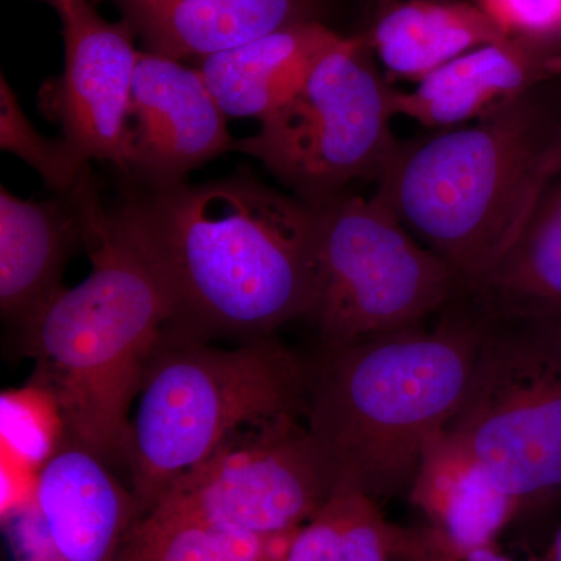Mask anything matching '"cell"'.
Masks as SVG:
<instances>
[{"instance_id": "1", "label": "cell", "mask_w": 561, "mask_h": 561, "mask_svg": "<svg viewBox=\"0 0 561 561\" xmlns=\"http://www.w3.org/2000/svg\"><path fill=\"white\" fill-rule=\"evenodd\" d=\"M173 305L171 330L216 342L272 337L311 311L319 208L239 172L119 203Z\"/></svg>"}, {"instance_id": "2", "label": "cell", "mask_w": 561, "mask_h": 561, "mask_svg": "<svg viewBox=\"0 0 561 561\" xmlns=\"http://www.w3.org/2000/svg\"><path fill=\"white\" fill-rule=\"evenodd\" d=\"M481 321L449 300L434 330L402 328L312 357L306 424L335 491L381 502L409 493L424 446L459 411Z\"/></svg>"}, {"instance_id": "3", "label": "cell", "mask_w": 561, "mask_h": 561, "mask_svg": "<svg viewBox=\"0 0 561 561\" xmlns=\"http://www.w3.org/2000/svg\"><path fill=\"white\" fill-rule=\"evenodd\" d=\"M87 251L90 275L43 309L18 350L35 360L32 383L54 401L62 437L124 465L131 405L173 305L119 205L94 214Z\"/></svg>"}, {"instance_id": "4", "label": "cell", "mask_w": 561, "mask_h": 561, "mask_svg": "<svg viewBox=\"0 0 561 561\" xmlns=\"http://www.w3.org/2000/svg\"><path fill=\"white\" fill-rule=\"evenodd\" d=\"M560 151L561 77L467 127L400 140L375 195L471 280L511 247Z\"/></svg>"}, {"instance_id": "5", "label": "cell", "mask_w": 561, "mask_h": 561, "mask_svg": "<svg viewBox=\"0 0 561 561\" xmlns=\"http://www.w3.org/2000/svg\"><path fill=\"white\" fill-rule=\"evenodd\" d=\"M312 359L276 335L220 348L168 327L147 365L125 467L142 515L231 432L264 419H305Z\"/></svg>"}, {"instance_id": "6", "label": "cell", "mask_w": 561, "mask_h": 561, "mask_svg": "<svg viewBox=\"0 0 561 561\" xmlns=\"http://www.w3.org/2000/svg\"><path fill=\"white\" fill-rule=\"evenodd\" d=\"M478 320L474 370L446 431L511 494L518 518L541 515L561 507V328Z\"/></svg>"}, {"instance_id": "7", "label": "cell", "mask_w": 561, "mask_h": 561, "mask_svg": "<svg viewBox=\"0 0 561 561\" xmlns=\"http://www.w3.org/2000/svg\"><path fill=\"white\" fill-rule=\"evenodd\" d=\"M394 90L362 35L343 36L313 68L300 91L234 139L232 150L254 158L280 186L313 208L360 181L378 183L400 139Z\"/></svg>"}, {"instance_id": "8", "label": "cell", "mask_w": 561, "mask_h": 561, "mask_svg": "<svg viewBox=\"0 0 561 561\" xmlns=\"http://www.w3.org/2000/svg\"><path fill=\"white\" fill-rule=\"evenodd\" d=\"M456 284L451 265L420 245L375 194L350 191L320 206L316 294L305 319L319 351L423 324Z\"/></svg>"}, {"instance_id": "9", "label": "cell", "mask_w": 561, "mask_h": 561, "mask_svg": "<svg viewBox=\"0 0 561 561\" xmlns=\"http://www.w3.org/2000/svg\"><path fill=\"white\" fill-rule=\"evenodd\" d=\"M301 419L272 416L231 432L153 508L251 537L295 534L335 493L330 460Z\"/></svg>"}, {"instance_id": "10", "label": "cell", "mask_w": 561, "mask_h": 561, "mask_svg": "<svg viewBox=\"0 0 561 561\" xmlns=\"http://www.w3.org/2000/svg\"><path fill=\"white\" fill-rule=\"evenodd\" d=\"M140 516L113 465L62 437L2 523L13 561H117Z\"/></svg>"}, {"instance_id": "11", "label": "cell", "mask_w": 561, "mask_h": 561, "mask_svg": "<svg viewBox=\"0 0 561 561\" xmlns=\"http://www.w3.org/2000/svg\"><path fill=\"white\" fill-rule=\"evenodd\" d=\"M227 119L197 66L140 50L116 169L138 190L184 183L232 150Z\"/></svg>"}, {"instance_id": "12", "label": "cell", "mask_w": 561, "mask_h": 561, "mask_svg": "<svg viewBox=\"0 0 561 561\" xmlns=\"http://www.w3.org/2000/svg\"><path fill=\"white\" fill-rule=\"evenodd\" d=\"M57 11L65 68L44 91V113L84 160L117 168L139 61L138 38L124 21L102 18L90 0H73Z\"/></svg>"}, {"instance_id": "13", "label": "cell", "mask_w": 561, "mask_h": 561, "mask_svg": "<svg viewBox=\"0 0 561 561\" xmlns=\"http://www.w3.org/2000/svg\"><path fill=\"white\" fill-rule=\"evenodd\" d=\"M102 205L92 175L69 194L22 201L0 187V312L20 345L36 317L60 291L62 273L77 250H87Z\"/></svg>"}, {"instance_id": "14", "label": "cell", "mask_w": 561, "mask_h": 561, "mask_svg": "<svg viewBox=\"0 0 561 561\" xmlns=\"http://www.w3.org/2000/svg\"><path fill=\"white\" fill-rule=\"evenodd\" d=\"M559 77L561 36L511 33L434 70L413 90H397L394 110L430 130H445L481 119Z\"/></svg>"}, {"instance_id": "15", "label": "cell", "mask_w": 561, "mask_h": 561, "mask_svg": "<svg viewBox=\"0 0 561 561\" xmlns=\"http://www.w3.org/2000/svg\"><path fill=\"white\" fill-rule=\"evenodd\" d=\"M409 500L427 524L420 527L427 561H467L490 548L518 519V504L494 482L474 454L443 430L424 446Z\"/></svg>"}, {"instance_id": "16", "label": "cell", "mask_w": 561, "mask_h": 561, "mask_svg": "<svg viewBox=\"0 0 561 561\" xmlns=\"http://www.w3.org/2000/svg\"><path fill=\"white\" fill-rule=\"evenodd\" d=\"M144 50L201 61L268 33L324 22L331 0H106Z\"/></svg>"}, {"instance_id": "17", "label": "cell", "mask_w": 561, "mask_h": 561, "mask_svg": "<svg viewBox=\"0 0 561 561\" xmlns=\"http://www.w3.org/2000/svg\"><path fill=\"white\" fill-rule=\"evenodd\" d=\"M451 300L478 319L519 317L561 328V151L496 264L457 280Z\"/></svg>"}, {"instance_id": "18", "label": "cell", "mask_w": 561, "mask_h": 561, "mask_svg": "<svg viewBox=\"0 0 561 561\" xmlns=\"http://www.w3.org/2000/svg\"><path fill=\"white\" fill-rule=\"evenodd\" d=\"M342 38L327 22H305L209 55L195 66L228 117L262 122L301 90Z\"/></svg>"}, {"instance_id": "19", "label": "cell", "mask_w": 561, "mask_h": 561, "mask_svg": "<svg viewBox=\"0 0 561 561\" xmlns=\"http://www.w3.org/2000/svg\"><path fill=\"white\" fill-rule=\"evenodd\" d=\"M511 35L481 5L460 0H389L365 33L391 76L419 83L472 49Z\"/></svg>"}, {"instance_id": "20", "label": "cell", "mask_w": 561, "mask_h": 561, "mask_svg": "<svg viewBox=\"0 0 561 561\" xmlns=\"http://www.w3.org/2000/svg\"><path fill=\"white\" fill-rule=\"evenodd\" d=\"M413 529L382 515L379 502L339 490L295 531L279 561H411Z\"/></svg>"}, {"instance_id": "21", "label": "cell", "mask_w": 561, "mask_h": 561, "mask_svg": "<svg viewBox=\"0 0 561 561\" xmlns=\"http://www.w3.org/2000/svg\"><path fill=\"white\" fill-rule=\"evenodd\" d=\"M291 537H251L153 508L133 524L117 561H279Z\"/></svg>"}, {"instance_id": "22", "label": "cell", "mask_w": 561, "mask_h": 561, "mask_svg": "<svg viewBox=\"0 0 561 561\" xmlns=\"http://www.w3.org/2000/svg\"><path fill=\"white\" fill-rule=\"evenodd\" d=\"M0 147L38 173L55 194H69L92 175L91 162L66 139H50L25 116L7 77L0 76Z\"/></svg>"}, {"instance_id": "23", "label": "cell", "mask_w": 561, "mask_h": 561, "mask_svg": "<svg viewBox=\"0 0 561 561\" xmlns=\"http://www.w3.org/2000/svg\"><path fill=\"white\" fill-rule=\"evenodd\" d=\"M508 33L561 36V0H481Z\"/></svg>"}, {"instance_id": "24", "label": "cell", "mask_w": 561, "mask_h": 561, "mask_svg": "<svg viewBox=\"0 0 561 561\" xmlns=\"http://www.w3.org/2000/svg\"><path fill=\"white\" fill-rule=\"evenodd\" d=\"M467 561H515L505 557L504 553L497 551L496 546H490V548L478 549L468 557ZM529 561H541V560H529ZM546 561V560H542Z\"/></svg>"}, {"instance_id": "25", "label": "cell", "mask_w": 561, "mask_h": 561, "mask_svg": "<svg viewBox=\"0 0 561 561\" xmlns=\"http://www.w3.org/2000/svg\"><path fill=\"white\" fill-rule=\"evenodd\" d=\"M546 561H561V522L560 526L557 527L556 535H553L551 548H549Z\"/></svg>"}, {"instance_id": "26", "label": "cell", "mask_w": 561, "mask_h": 561, "mask_svg": "<svg viewBox=\"0 0 561 561\" xmlns=\"http://www.w3.org/2000/svg\"><path fill=\"white\" fill-rule=\"evenodd\" d=\"M46 2L51 3L55 7V10L60 9L65 3L73 2V0H46Z\"/></svg>"}]
</instances>
